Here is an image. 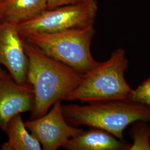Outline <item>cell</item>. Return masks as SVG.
Masks as SVG:
<instances>
[{"label": "cell", "mask_w": 150, "mask_h": 150, "mask_svg": "<svg viewBox=\"0 0 150 150\" xmlns=\"http://www.w3.org/2000/svg\"><path fill=\"white\" fill-rule=\"evenodd\" d=\"M33 106L31 86L20 85L5 70L0 71V129L6 132L12 118L22 113L31 112Z\"/></svg>", "instance_id": "obj_8"}, {"label": "cell", "mask_w": 150, "mask_h": 150, "mask_svg": "<svg viewBox=\"0 0 150 150\" xmlns=\"http://www.w3.org/2000/svg\"><path fill=\"white\" fill-rule=\"evenodd\" d=\"M26 127L44 150H56L83 129L70 125L64 118L61 101L56 102L42 116L25 122Z\"/></svg>", "instance_id": "obj_6"}, {"label": "cell", "mask_w": 150, "mask_h": 150, "mask_svg": "<svg viewBox=\"0 0 150 150\" xmlns=\"http://www.w3.org/2000/svg\"><path fill=\"white\" fill-rule=\"evenodd\" d=\"M129 145L106 131L90 128L69 139L63 148L67 150H127Z\"/></svg>", "instance_id": "obj_9"}, {"label": "cell", "mask_w": 150, "mask_h": 150, "mask_svg": "<svg viewBox=\"0 0 150 150\" xmlns=\"http://www.w3.org/2000/svg\"><path fill=\"white\" fill-rule=\"evenodd\" d=\"M95 34L94 26H90L52 33H33L21 36L49 57L83 74L99 63L91 52Z\"/></svg>", "instance_id": "obj_4"}, {"label": "cell", "mask_w": 150, "mask_h": 150, "mask_svg": "<svg viewBox=\"0 0 150 150\" xmlns=\"http://www.w3.org/2000/svg\"><path fill=\"white\" fill-rule=\"evenodd\" d=\"M5 1V0H2V1Z\"/></svg>", "instance_id": "obj_16"}, {"label": "cell", "mask_w": 150, "mask_h": 150, "mask_svg": "<svg viewBox=\"0 0 150 150\" xmlns=\"http://www.w3.org/2000/svg\"><path fill=\"white\" fill-rule=\"evenodd\" d=\"M25 48L28 58L27 79L34 95L32 120L45 115L56 102L66 101L80 83L82 74L25 41Z\"/></svg>", "instance_id": "obj_1"}, {"label": "cell", "mask_w": 150, "mask_h": 150, "mask_svg": "<svg viewBox=\"0 0 150 150\" xmlns=\"http://www.w3.org/2000/svg\"><path fill=\"white\" fill-rule=\"evenodd\" d=\"M62 112L72 126L103 129L122 141L123 131L131 124L138 121L150 123V110L127 100L62 105Z\"/></svg>", "instance_id": "obj_3"}, {"label": "cell", "mask_w": 150, "mask_h": 150, "mask_svg": "<svg viewBox=\"0 0 150 150\" xmlns=\"http://www.w3.org/2000/svg\"><path fill=\"white\" fill-rule=\"evenodd\" d=\"M2 68H1V67H0V71H1V70H2Z\"/></svg>", "instance_id": "obj_15"}, {"label": "cell", "mask_w": 150, "mask_h": 150, "mask_svg": "<svg viewBox=\"0 0 150 150\" xmlns=\"http://www.w3.org/2000/svg\"><path fill=\"white\" fill-rule=\"evenodd\" d=\"M127 101L141 105L150 110V77L133 90Z\"/></svg>", "instance_id": "obj_13"}, {"label": "cell", "mask_w": 150, "mask_h": 150, "mask_svg": "<svg viewBox=\"0 0 150 150\" xmlns=\"http://www.w3.org/2000/svg\"><path fill=\"white\" fill-rule=\"evenodd\" d=\"M1 1H2V0H0V2H1Z\"/></svg>", "instance_id": "obj_17"}, {"label": "cell", "mask_w": 150, "mask_h": 150, "mask_svg": "<svg viewBox=\"0 0 150 150\" xmlns=\"http://www.w3.org/2000/svg\"><path fill=\"white\" fill-rule=\"evenodd\" d=\"M0 65L5 67L18 83L30 85L27 79L28 58L17 24L1 20Z\"/></svg>", "instance_id": "obj_7"}, {"label": "cell", "mask_w": 150, "mask_h": 150, "mask_svg": "<svg viewBox=\"0 0 150 150\" xmlns=\"http://www.w3.org/2000/svg\"><path fill=\"white\" fill-rule=\"evenodd\" d=\"M98 10L96 0L47 9L32 19L17 24L21 35L52 33L93 26Z\"/></svg>", "instance_id": "obj_5"}, {"label": "cell", "mask_w": 150, "mask_h": 150, "mask_svg": "<svg viewBox=\"0 0 150 150\" xmlns=\"http://www.w3.org/2000/svg\"><path fill=\"white\" fill-rule=\"evenodd\" d=\"M46 0H5L0 2V20L18 24L47 10Z\"/></svg>", "instance_id": "obj_10"}, {"label": "cell", "mask_w": 150, "mask_h": 150, "mask_svg": "<svg viewBox=\"0 0 150 150\" xmlns=\"http://www.w3.org/2000/svg\"><path fill=\"white\" fill-rule=\"evenodd\" d=\"M148 122L138 121L132 123L129 132L133 143L127 150H150V125Z\"/></svg>", "instance_id": "obj_12"}, {"label": "cell", "mask_w": 150, "mask_h": 150, "mask_svg": "<svg viewBox=\"0 0 150 150\" xmlns=\"http://www.w3.org/2000/svg\"><path fill=\"white\" fill-rule=\"evenodd\" d=\"M8 139L1 147V150H41L42 146L25 126L21 114L10 121L6 131Z\"/></svg>", "instance_id": "obj_11"}, {"label": "cell", "mask_w": 150, "mask_h": 150, "mask_svg": "<svg viewBox=\"0 0 150 150\" xmlns=\"http://www.w3.org/2000/svg\"><path fill=\"white\" fill-rule=\"evenodd\" d=\"M129 64L123 48L115 50L106 61L82 74L80 83L66 101L89 103L127 100L134 90L125 79Z\"/></svg>", "instance_id": "obj_2"}, {"label": "cell", "mask_w": 150, "mask_h": 150, "mask_svg": "<svg viewBox=\"0 0 150 150\" xmlns=\"http://www.w3.org/2000/svg\"><path fill=\"white\" fill-rule=\"evenodd\" d=\"M48 9H54L64 6L70 5L85 2L87 0H46Z\"/></svg>", "instance_id": "obj_14"}]
</instances>
